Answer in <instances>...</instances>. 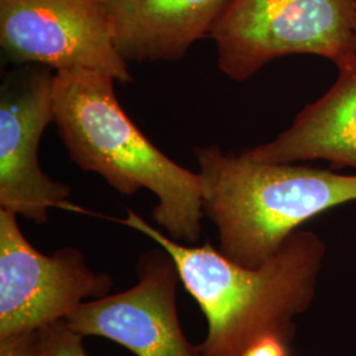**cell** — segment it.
Returning <instances> with one entry per match:
<instances>
[{
	"label": "cell",
	"mask_w": 356,
	"mask_h": 356,
	"mask_svg": "<svg viewBox=\"0 0 356 356\" xmlns=\"http://www.w3.org/2000/svg\"><path fill=\"white\" fill-rule=\"evenodd\" d=\"M118 222L152 239L173 259L182 285L207 322L200 356H243L257 341L276 337L291 344L296 318L313 305L326 259L318 234L298 229L261 267L236 264L210 242H176L134 210Z\"/></svg>",
	"instance_id": "6da1fadb"
},
{
	"label": "cell",
	"mask_w": 356,
	"mask_h": 356,
	"mask_svg": "<svg viewBox=\"0 0 356 356\" xmlns=\"http://www.w3.org/2000/svg\"><path fill=\"white\" fill-rule=\"evenodd\" d=\"M243 356H289V343L276 337H266L252 344Z\"/></svg>",
	"instance_id": "7c38bea8"
},
{
	"label": "cell",
	"mask_w": 356,
	"mask_h": 356,
	"mask_svg": "<svg viewBox=\"0 0 356 356\" xmlns=\"http://www.w3.org/2000/svg\"><path fill=\"white\" fill-rule=\"evenodd\" d=\"M0 51L13 66L89 69L132 81L103 0H0Z\"/></svg>",
	"instance_id": "5b68a950"
},
{
	"label": "cell",
	"mask_w": 356,
	"mask_h": 356,
	"mask_svg": "<svg viewBox=\"0 0 356 356\" xmlns=\"http://www.w3.org/2000/svg\"><path fill=\"white\" fill-rule=\"evenodd\" d=\"M138 282L127 291L90 300L65 319L83 337H99L136 356H200L185 337L177 312V267L164 248L136 264Z\"/></svg>",
	"instance_id": "ba28073f"
},
{
	"label": "cell",
	"mask_w": 356,
	"mask_h": 356,
	"mask_svg": "<svg viewBox=\"0 0 356 356\" xmlns=\"http://www.w3.org/2000/svg\"><path fill=\"white\" fill-rule=\"evenodd\" d=\"M243 154L277 164L326 160L332 169L356 170V63L339 69L330 89L306 104L291 127Z\"/></svg>",
	"instance_id": "30bf717a"
},
{
	"label": "cell",
	"mask_w": 356,
	"mask_h": 356,
	"mask_svg": "<svg viewBox=\"0 0 356 356\" xmlns=\"http://www.w3.org/2000/svg\"><path fill=\"white\" fill-rule=\"evenodd\" d=\"M355 11L356 0H232L210 36L218 67L238 82L293 54L343 69L356 63Z\"/></svg>",
	"instance_id": "277c9868"
},
{
	"label": "cell",
	"mask_w": 356,
	"mask_h": 356,
	"mask_svg": "<svg viewBox=\"0 0 356 356\" xmlns=\"http://www.w3.org/2000/svg\"><path fill=\"white\" fill-rule=\"evenodd\" d=\"M54 76L45 66H13L0 86V209L38 225L51 209L83 211L70 204V186L51 179L38 160L41 136L54 122Z\"/></svg>",
	"instance_id": "52a82bcc"
},
{
	"label": "cell",
	"mask_w": 356,
	"mask_h": 356,
	"mask_svg": "<svg viewBox=\"0 0 356 356\" xmlns=\"http://www.w3.org/2000/svg\"><path fill=\"white\" fill-rule=\"evenodd\" d=\"M202 211L218 250L236 264L261 267L307 220L356 201V175L260 163L219 145L195 149Z\"/></svg>",
	"instance_id": "3957f363"
},
{
	"label": "cell",
	"mask_w": 356,
	"mask_h": 356,
	"mask_svg": "<svg viewBox=\"0 0 356 356\" xmlns=\"http://www.w3.org/2000/svg\"><path fill=\"white\" fill-rule=\"evenodd\" d=\"M28 356H89L83 347L85 337L73 330L65 319L28 331Z\"/></svg>",
	"instance_id": "8fae6325"
},
{
	"label": "cell",
	"mask_w": 356,
	"mask_h": 356,
	"mask_svg": "<svg viewBox=\"0 0 356 356\" xmlns=\"http://www.w3.org/2000/svg\"><path fill=\"white\" fill-rule=\"evenodd\" d=\"M127 63H175L210 38L232 0H103Z\"/></svg>",
	"instance_id": "9c48e42d"
},
{
	"label": "cell",
	"mask_w": 356,
	"mask_h": 356,
	"mask_svg": "<svg viewBox=\"0 0 356 356\" xmlns=\"http://www.w3.org/2000/svg\"><path fill=\"white\" fill-rule=\"evenodd\" d=\"M17 216L0 209V337L66 319L114 286L113 279L92 270L74 247L40 252L23 234Z\"/></svg>",
	"instance_id": "8992f818"
},
{
	"label": "cell",
	"mask_w": 356,
	"mask_h": 356,
	"mask_svg": "<svg viewBox=\"0 0 356 356\" xmlns=\"http://www.w3.org/2000/svg\"><path fill=\"white\" fill-rule=\"evenodd\" d=\"M354 29H355V38H356V11H355V24H354Z\"/></svg>",
	"instance_id": "4fadbf2b"
},
{
	"label": "cell",
	"mask_w": 356,
	"mask_h": 356,
	"mask_svg": "<svg viewBox=\"0 0 356 356\" xmlns=\"http://www.w3.org/2000/svg\"><path fill=\"white\" fill-rule=\"evenodd\" d=\"M114 76L89 69L57 72L54 124L69 157L122 195L151 191L153 220L176 242L193 245L202 232L201 177L161 152L128 118Z\"/></svg>",
	"instance_id": "7a4b0ae2"
}]
</instances>
